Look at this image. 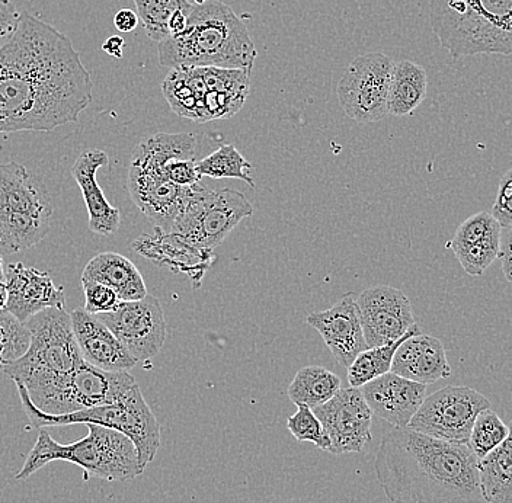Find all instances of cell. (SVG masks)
Wrapping results in <instances>:
<instances>
[{
    "label": "cell",
    "mask_w": 512,
    "mask_h": 503,
    "mask_svg": "<svg viewBox=\"0 0 512 503\" xmlns=\"http://www.w3.org/2000/svg\"><path fill=\"white\" fill-rule=\"evenodd\" d=\"M88 426V435L72 444H59L41 429L16 480H27L53 461L76 464L91 476L107 482H128L143 474L136 445L126 435L98 425Z\"/></svg>",
    "instance_id": "6"
},
{
    "label": "cell",
    "mask_w": 512,
    "mask_h": 503,
    "mask_svg": "<svg viewBox=\"0 0 512 503\" xmlns=\"http://www.w3.org/2000/svg\"><path fill=\"white\" fill-rule=\"evenodd\" d=\"M297 408H299L297 412L291 415L287 421L290 434L297 441L312 442L319 450L329 451L331 441H329L325 428L320 424L318 416L310 408H304V406H297Z\"/></svg>",
    "instance_id": "36"
},
{
    "label": "cell",
    "mask_w": 512,
    "mask_h": 503,
    "mask_svg": "<svg viewBox=\"0 0 512 503\" xmlns=\"http://www.w3.org/2000/svg\"><path fill=\"white\" fill-rule=\"evenodd\" d=\"M249 169H252L251 162L243 158L242 153L232 144L220 146L216 152L197 160V171L201 178L208 176L213 179H240L254 188L255 182L249 175Z\"/></svg>",
    "instance_id": "32"
},
{
    "label": "cell",
    "mask_w": 512,
    "mask_h": 503,
    "mask_svg": "<svg viewBox=\"0 0 512 503\" xmlns=\"http://www.w3.org/2000/svg\"><path fill=\"white\" fill-rule=\"evenodd\" d=\"M22 408L34 428L66 425H98L121 432L133 441L139 454L140 464L146 469L160 448V425L155 413L144 400L139 384L117 402L96 408L79 410L67 415H48L32 403L30 394L22 384L15 383Z\"/></svg>",
    "instance_id": "7"
},
{
    "label": "cell",
    "mask_w": 512,
    "mask_h": 503,
    "mask_svg": "<svg viewBox=\"0 0 512 503\" xmlns=\"http://www.w3.org/2000/svg\"><path fill=\"white\" fill-rule=\"evenodd\" d=\"M160 66L252 69L256 48L245 22L220 0L192 5L187 28L158 46Z\"/></svg>",
    "instance_id": "3"
},
{
    "label": "cell",
    "mask_w": 512,
    "mask_h": 503,
    "mask_svg": "<svg viewBox=\"0 0 512 503\" xmlns=\"http://www.w3.org/2000/svg\"><path fill=\"white\" fill-rule=\"evenodd\" d=\"M31 344L30 329L11 312L0 310V370L27 354Z\"/></svg>",
    "instance_id": "35"
},
{
    "label": "cell",
    "mask_w": 512,
    "mask_h": 503,
    "mask_svg": "<svg viewBox=\"0 0 512 503\" xmlns=\"http://www.w3.org/2000/svg\"><path fill=\"white\" fill-rule=\"evenodd\" d=\"M373 415L389 422L395 428H405L414 418L427 397V386L386 373L360 387Z\"/></svg>",
    "instance_id": "19"
},
{
    "label": "cell",
    "mask_w": 512,
    "mask_h": 503,
    "mask_svg": "<svg viewBox=\"0 0 512 503\" xmlns=\"http://www.w3.org/2000/svg\"><path fill=\"white\" fill-rule=\"evenodd\" d=\"M83 293H85V307L83 309L91 315H104V313L114 312L118 304L121 303L112 288L94 281H80Z\"/></svg>",
    "instance_id": "37"
},
{
    "label": "cell",
    "mask_w": 512,
    "mask_h": 503,
    "mask_svg": "<svg viewBox=\"0 0 512 503\" xmlns=\"http://www.w3.org/2000/svg\"><path fill=\"white\" fill-rule=\"evenodd\" d=\"M508 426L507 440L479 461L480 480L488 503H512V421Z\"/></svg>",
    "instance_id": "28"
},
{
    "label": "cell",
    "mask_w": 512,
    "mask_h": 503,
    "mask_svg": "<svg viewBox=\"0 0 512 503\" xmlns=\"http://www.w3.org/2000/svg\"><path fill=\"white\" fill-rule=\"evenodd\" d=\"M6 304H8V287L5 281H0V310L6 309Z\"/></svg>",
    "instance_id": "43"
},
{
    "label": "cell",
    "mask_w": 512,
    "mask_h": 503,
    "mask_svg": "<svg viewBox=\"0 0 512 503\" xmlns=\"http://www.w3.org/2000/svg\"><path fill=\"white\" fill-rule=\"evenodd\" d=\"M357 304L367 348L398 341L416 325L411 301L390 285L367 288Z\"/></svg>",
    "instance_id": "14"
},
{
    "label": "cell",
    "mask_w": 512,
    "mask_h": 503,
    "mask_svg": "<svg viewBox=\"0 0 512 503\" xmlns=\"http://www.w3.org/2000/svg\"><path fill=\"white\" fill-rule=\"evenodd\" d=\"M502 226L489 211H480L460 224L448 248L464 271L480 277L498 259Z\"/></svg>",
    "instance_id": "20"
},
{
    "label": "cell",
    "mask_w": 512,
    "mask_h": 503,
    "mask_svg": "<svg viewBox=\"0 0 512 503\" xmlns=\"http://www.w3.org/2000/svg\"><path fill=\"white\" fill-rule=\"evenodd\" d=\"M252 214L254 207L242 192L230 188L216 191L197 184L169 233L192 248L213 252Z\"/></svg>",
    "instance_id": "8"
},
{
    "label": "cell",
    "mask_w": 512,
    "mask_h": 503,
    "mask_svg": "<svg viewBox=\"0 0 512 503\" xmlns=\"http://www.w3.org/2000/svg\"><path fill=\"white\" fill-rule=\"evenodd\" d=\"M134 5L147 37L155 43L169 37V22L174 15L192 9L188 0H134Z\"/></svg>",
    "instance_id": "33"
},
{
    "label": "cell",
    "mask_w": 512,
    "mask_h": 503,
    "mask_svg": "<svg viewBox=\"0 0 512 503\" xmlns=\"http://www.w3.org/2000/svg\"><path fill=\"white\" fill-rule=\"evenodd\" d=\"M137 362L159 354L166 339V320L160 301L149 296L121 301L114 312L98 315Z\"/></svg>",
    "instance_id": "12"
},
{
    "label": "cell",
    "mask_w": 512,
    "mask_h": 503,
    "mask_svg": "<svg viewBox=\"0 0 512 503\" xmlns=\"http://www.w3.org/2000/svg\"><path fill=\"white\" fill-rule=\"evenodd\" d=\"M393 66L392 59L382 53L361 54L352 60L336 88L347 117L358 124H371L389 115Z\"/></svg>",
    "instance_id": "9"
},
{
    "label": "cell",
    "mask_w": 512,
    "mask_h": 503,
    "mask_svg": "<svg viewBox=\"0 0 512 503\" xmlns=\"http://www.w3.org/2000/svg\"><path fill=\"white\" fill-rule=\"evenodd\" d=\"M491 408L488 397L466 386H447L425 397L409 428L428 437L467 444L473 422Z\"/></svg>",
    "instance_id": "10"
},
{
    "label": "cell",
    "mask_w": 512,
    "mask_h": 503,
    "mask_svg": "<svg viewBox=\"0 0 512 503\" xmlns=\"http://www.w3.org/2000/svg\"><path fill=\"white\" fill-rule=\"evenodd\" d=\"M492 216L502 227H512V168L499 181Z\"/></svg>",
    "instance_id": "38"
},
{
    "label": "cell",
    "mask_w": 512,
    "mask_h": 503,
    "mask_svg": "<svg viewBox=\"0 0 512 503\" xmlns=\"http://www.w3.org/2000/svg\"><path fill=\"white\" fill-rule=\"evenodd\" d=\"M136 384V378L128 371L111 373L83 361L38 403L37 408L48 415L59 416L110 405L126 396Z\"/></svg>",
    "instance_id": "11"
},
{
    "label": "cell",
    "mask_w": 512,
    "mask_h": 503,
    "mask_svg": "<svg viewBox=\"0 0 512 503\" xmlns=\"http://www.w3.org/2000/svg\"><path fill=\"white\" fill-rule=\"evenodd\" d=\"M5 274L8 287L6 310L21 322L25 323L47 309H64V288L57 287L48 272L15 262L6 267Z\"/></svg>",
    "instance_id": "18"
},
{
    "label": "cell",
    "mask_w": 512,
    "mask_h": 503,
    "mask_svg": "<svg viewBox=\"0 0 512 503\" xmlns=\"http://www.w3.org/2000/svg\"><path fill=\"white\" fill-rule=\"evenodd\" d=\"M430 22L454 59L512 54V0H431Z\"/></svg>",
    "instance_id": "4"
},
{
    "label": "cell",
    "mask_w": 512,
    "mask_h": 503,
    "mask_svg": "<svg viewBox=\"0 0 512 503\" xmlns=\"http://www.w3.org/2000/svg\"><path fill=\"white\" fill-rule=\"evenodd\" d=\"M508 434H510V426L505 424L494 410L485 409L473 422L467 447L480 461L507 440Z\"/></svg>",
    "instance_id": "34"
},
{
    "label": "cell",
    "mask_w": 512,
    "mask_h": 503,
    "mask_svg": "<svg viewBox=\"0 0 512 503\" xmlns=\"http://www.w3.org/2000/svg\"><path fill=\"white\" fill-rule=\"evenodd\" d=\"M124 47H126V41L118 35H112L107 38L102 44V50L108 54V56L115 57V59H123Z\"/></svg>",
    "instance_id": "42"
},
{
    "label": "cell",
    "mask_w": 512,
    "mask_h": 503,
    "mask_svg": "<svg viewBox=\"0 0 512 503\" xmlns=\"http://www.w3.org/2000/svg\"><path fill=\"white\" fill-rule=\"evenodd\" d=\"M312 410L331 441L329 453H361L371 441L373 412L360 389L341 387L331 400Z\"/></svg>",
    "instance_id": "13"
},
{
    "label": "cell",
    "mask_w": 512,
    "mask_h": 503,
    "mask_svg": "<svg viewBox=\"0 0 512 503\" xmlns=\"http://www.w3.org/2000/svg\"><path fill=\"white\" fill-rule=\"evenodd\" d=\"M419 326L414 325L411 331L406 333L403 338L398 341L390 342V344L374 346V348H367L366 351L361 352L348 370V383L355 389H360L364 384L370 383V381L376 380L377 377L383 376V374L390 373L392 370L393 357H395L396 351L406 339L411 336L418 335Z\"/></svg>",
    "instance_id": "31"
},
{
    "label": "cell",
    "mask_w": 512,
    "mask_h": 503,
    "mask_svg": "<svg viewBox=\"0 0 512 503\" xmlns=\"http://www.w3.org/2000/svg\"><path fill=\"white\" fill-rule=\"evenodd\" d=\"M374 470L393 503H488L479 460L467 444L437 440L409 426L384 435Z\"/></svg>",
    "instance_id": "2"
},
{
    "label": "cell",
    "mask_w": 512,
    "mask_h": 503,
    "mask_svg": "<svg viewBox=\"0 0 512 503\" xmlns=\"http://www.w3.org/2000/svg\"><path fill=\"white\" fill-rule=\"evenodd\" d=\"M21 15L22 12L15 8L11 0H0V47L5 46L14 37L21 22Z\"/></svg>",
    "instance_id": "39"
},
{
    "label": "cell",
    "mask_w": 512,
    "mask_h": 503,
    "mask_svg": "<svg viewBox=\"0 0 512 503\" xmlns=\"http://www.w3.org/2000/svg\"><path fill=\"white\" fill-rule=\"evenodd\" d=\"M306 323L320 333L341 367H350L352 361L367 349L354 294H345L331 309L307 316Z\"/></svg>",
    "instance_id": "17"
},
{
    "label": "cell",
    "mask_w": 512,
    "mask_h": 503,
    "mask_svg": "<svg viewBox=\"0 0 512 503\" xmlns=\"http://www.w3.org/2000/svg\"><path fill=\"white\" fill-rule=\"evenodd\" d=\"M140 18L131 9H120L114 16V27L121 32H133L139 27Z\"/></svg>",
    "instance_id": "41"
},
{
    "label": "cell",
    "mask_w": 512,
    "mask_h": 503,
    "mask_svg": "<svg viewBox=\"0 0 512 503\" xmlns=\"http://www.w3.org/2000/svg\"><path fill=\"white\" fill-rule=\"evenodd\" d=\"M133 249L159 267L187 274L195 288L203 281L204 274L214 259L211 252L192 248L178 236L159 229H155L153 235H144L136 239Z\"/></svg>",
    "instance_id": "23"
},
{
    "label": "cell",
    "mask_w": 512,
    "mask_h": 503,
    "mask_svg": "<svg viewBox=\"0 0 512 503\" xmlns=\"http://www.w3.org/2000/svg\"><path fill=\"white\" fill-rule=\"evenodd\" d=\"M51 219L0 208V253H19L38 245L50 233Z\"/></svg>",
    "instance_id": "30"
},
{
    "label": "cell",
    "mask_w": 512,
    "mask_h": 503,
    "mask_svg": "<svg viewBox=\"0 0 512 503\" xmlns=\"http://www.w3.org/2000/svg\"><path fill=\"white\" fill-rule=\"evenodd\" d=\"M108 162L110 158L104 150L88 149L80 153L72 168V176L88 208L89 229L99 236L114 235L121 223L120 210L105 198L104 191L96 181V173Z\"/></svg>",
    "instance_id": "22"
},
{
    "label": "cell",
    "mask_w": 512,
    "mask_h": 503,
    "mask_svg": "<svg viewBox=\"0 0 512 503\" xmlns=\"http://www.w3.org/2000/svg\"><path fill=\"white\" fill-rule=\"evenodd\" d=\"M341 390V378L319 365L303 367L288 387V399L296 406L315 409Z\"/></svg>",
    "instance_id": "29"
},
{
    "label": "cell",
    "mask_w": 512,
    "mask_h": 503,
    "mask_svg": "<svg viewBox=\"0 0 512 503\" xmlns=\"http://www.w3.org/2000/svg\"><path fill=\"white\" fill-rule=\"evenodd\" d=\"M94 101V80L63 32L22 12L0 47V134L47 133L78 123Z\"/></svg>",
    "instance_id": "1"
},
{
    "label": "cell",
    "mask_w": 512,
    "mask_h": 503,
    "mask_svg": "<svg viewBox=\"0 0 512 503\" xmlns=\"http://www.w3.org/2000/svg\"><path fill=\"white\" fill-rule=\"evenodd\" d=\"M194 187H178L155 169L131 159L128 168V191L139 210L152 221L155 229L171 232Z\"/></svg>",
    "instance_id": "15"
},
{
    "label": "cell",
    "mask_w": 512,
    "mask_h": 503,
    "mask_svg": "<svg viewBox=\"0 0 512 503\" xmlns=\"http://www.w3.org/2000/svg\"><path fill=\"white\" fill-rule=\"evenodd\" d=\"M191 5H200V3L208 2V0H188Z\"/></svg>",
    "instance_id": "45"
},
{
    "label": "cell",
    "mask_w": 512,
    "mask_h": 503,
    "mask_svg": "<svg viewBox=\"0 0 512 503\" xmlns=\"http://www.w3.org/2000/svg\"><path fill=\"white\" fill-rule=\"evenodd\" d=\"M31 333L27 354L3 367V373L22 384L35 406L82 364L70 313L47 309L25 322Z\"/></svg>",
    "instance_id": "5"
},
{
    "label": "cell",
    "mask_w": 512,
    "mask_h": 503,
    "mask_svg": "<svg viewBox=\"0 0 512 503\" xmlns=\"http://www.w3.org/2000/svg\"><path fill=\"white\" fill-rule=\"evenodd\" d=\"M499 261L502 264V272L508 283L512 284V227H502L501 249H499Z\"/></svg>",
    "instance_id": "40"
},
{
    "label": "cell",
    "mask_w": 512,
    "mask_h": 503,
    "mask_svg": "<svg viewBox=\"0 0 512 503\" xmlns=\"http://www.w3.org/2000/svg\"><path fill=\"white\" fill-rule=\"evenodd\" d=\"M5 267H3V258L2 255H0V281H5Z\"/></svg>",
    "instance_id": "44"
},
{
    "label": "cell",
    "mask_w": 512,
    "mask_h": 503,
    "mask_svg": "<svg viewBox=\"0 0 512 503\" xmlns=\"http://www.w3.org/2000/svg\"><path fill=\"white\" fill-rule=\"evenodd\" d=\"M0 208L46 219H51L54 210L44 182L16 162L0 165Z\"/></svg>",
    "instance_id": "25"
},
{
    "label": "cell",
    "mask_w": 512,
    "mask_h": 503,
    "mask_svg": "<svg viewBox=\"0 0 512 503\" xmlns=\"http://www.w3.org/2000/svg\"><path fill=\"white\" fill-rule=\"evenodd\" d=\"M427 89L428 76L424 67L411 60L395 63L390 80L389 115H411L424 102Z\"/></svg>",
    "instance_id": "27"
},
{
    "label": "cell",
    "mask_w": 512,
    "mask_h": 503,
    "mask_svg": "<svg viewBox=\"0 0 512 503\" xmlns=\"http://www.w3.org/2000/svg\"><path fill=\"white\" fill-rule=\"evenodd\" d=\"M390 371L425 386L451 376L444 345L440 339L424 333L411 336L399 346Z\"/></svg>",
    "instance_id": "24"
},
{
    "label": "cell",
    "mask_w": 512,
    "mask_h": 503,
    "mask_svg": "<svg viewBox=\"0 0 512 503\" xmlns=\"http://www.w3.org/2000/svg\"><path fill=\"white\" fill-rule=\"evenodd\" d=\"M195 147L197 139L194 134L159 133L140 143L131 159L155 169L178 187H194L201 181Z\"/></svg>",
    "instance_id": "16"
},
{
    "label": "cell",
    "mask_w": 512,
    "mask_h": 503,
    "mask_svg": "<svg viewBox=\"0 0 512 503\" xmlns=\"http://www.w3.org/2000/svg\"><path fill=\"white\" fill-rule=\"evenodd\" d=\"M80 281H94L112 288L121 301L142 300L147 296L146 283L136 265L120 253L104 252L88 262Z\"/></svg>",
    "instance_id": "26"
},
{
    "label": "cell",
    "mask_w": 512,
    "mask_h": 503,
    "mask_svg": "<svg viewBox=\"0 0 512 503\" xmlns=\"http://www.w3.org/2000/svg\"><path fill=\"white\" fill-rule=\"evenodd\" d=\"M70 319L80 354L89 364L111 373L130 371L139 364L111 329L95 315L78 307L70 313Z\"/></svg>",
    "instance_id": "21"
}]
</instances>
